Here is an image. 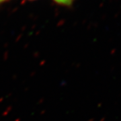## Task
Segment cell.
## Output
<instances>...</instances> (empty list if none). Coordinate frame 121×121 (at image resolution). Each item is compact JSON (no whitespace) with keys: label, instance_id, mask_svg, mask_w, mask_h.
<instances>
[{"label":"cell","instance_id":"7a4b0ae2","mask_svg":"<svg viewBox=\"0 0 121 121\" xmlns=\"http://www.w3.org/2000/svg\"><path fill=\"white\" fill-rule=\"evenodd\" d=\"M4 1H5V0H0V3H1V2H3Z\"/></svg>","mask_w":121,"mask_h":121},{"label":"cell","instance_id":"6da1fadb","mask_svg":"<svg viewBox=\"0 0 121 121\" xmlns=\"http://www.w3.org/2000/svg\"><path fill=\"white\" fill-rule=\"evenodd\" d=\"M58 4L63 5H69L72 3L73 0H55Z\"/></svg>","mask_w":121,"mask_h":121}]
</instances>
